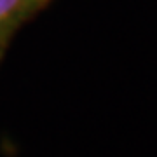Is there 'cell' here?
I'll return each mask as SVG.
<instances>
[{
	"mask_svg": "<svg viewBox=\"0 0 157 157\" xmlns=\"http://www.w3.org/2000/svg\"><path fill=\"white\" fill-rule=\"evenodd\" d=\"M17 2L19 0H0V23L14 11V7L17 6Z\"/></svg>",
	"mask_w": 157,
	"mask_h": 157,
	"instance_id": "1",
	"label": "cell"
}]
</instances>
